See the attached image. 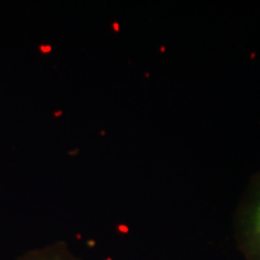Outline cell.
Segmentation results:
<instances>
[{
    "label": "cell",
    "instance_id": "1",
    "mask_svg": "<svg viewBox=\"0 0 260 260\" xmlns=\"http://www.w3.org/2000/svg\"><path fill=\"white\" fill-rule=\"evenodd\" d=\"M234 233L245 260H260V171L249 181L237 205Z\"/></svg>",
    "mask_w": 260,
    "mask_h": 260
},
{
    "label": "cell",
    "instance_id": "2",
    "mask_svg": "<svg viewBox=\"0 0 260 260\" xmlns=\"http://www.w3.org/2000/svg\"><path fill=\"white\" fill-rule=\"evenodd\" d=\"M19 260H79L65 246L53 245L29 253Z\"/></svg>",
    "mask_w": 260,
    "mask_h": 260
}]
</instances>
